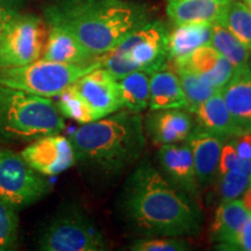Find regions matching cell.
I'll list each match as a JSON object with an SVG mask.
<instances>
[{"label":"cell","mask_w":251,"mask_h":251,"mask_svg":"<svg viewBox=\"0 0 251 251\" xmlns=\"http://www.w3.org/2000/svg\"><path fill=\"white\" fill-rule=\"evenodd\" d=\"M226 106L241 135L251 133V65L237 68L222 89Z\"/></svg>","instance_id":"obj_16"},{"label":"cell","mask_w":251,"mask_h":251,"mask_svg":"<svg viewBox=\"0 0 251 251\" xmlns=\"http://www.w3.org/2000/svg\"><path fill=\"white\" fill-rule=\"evenodd\" d=\"M235 147L240 158H251V133H244L235 136Z\"/></svg>","instance_id":"obj_33"},{"label":"cell","mask_w":251,"mask_h":251,"mask_svg":"<svg viewBox=\"0 0 251 251\" xmlns=\"http://www.w3.org/2000/svg\"><path fill=\"white\" fill-rule=\"evenodd\" d=\"M42 12L47 26L69 31L94 56L108 52L149 21L146 6L130 0H54Z\"/></svg>","instance_id":"obj_3"},{"label":"cell","mask_w":251,"mask_h":251,"mask_svg":"<svg viewBox=\"0 0 251 251\" xmlns=\"http://www.w3.org/2000/svg\"><path fill=\"white\" fill-rule=\"evenodd\" d=\"M177 75L187 102V109L194 113L203 101L211 98L218 89L203 81L199 76L184 67H169Z\"/></svg>","instance_id":"obj_25"},{"label":"cell","mask_w":251,"mask_h":251,"mask_svg":"<svg viewBox=\"0 0 251 251\" xmlns=\"http://www.w3.org/2000/svg\"><path fill=\"white\" fill-rule=\"evenodd\" d=\"M240 161V156H238L236 147H235V136L227 137L222 144L221 152H220L219 166H218V176L227 174L228 171L236 169Z\"/></svg>","instance_id":"obj_31"},{"label":"cell","mask_w":251,"mask_h":251,"mask_svg":"<svg viewBox=\"0 0 251 251\" xmlns=\"http://www.w3.org/2000/svg\"><path fill=\"white\" fill-rule=\"evenodd\" d=\"M193 128L192 117L178 108L152 111L146 120V130L150 139L161 146L186 141Z\"/></svg>","instance_id":"obj_15"},{"label":"cell","mask_w":251,"mask_h":251,"mask_svg":"<svg viewBox=\"0 0 251 251\" xmlns=\"http://www.w3.org/2000/svg\"><path fill=\"white\" fill-rule=\"evenodd\" d=\"M89 49L69 31L58 27H49L42 59L65 64H89L97 59Z\"/></svg>","instance_id":"obj_18"},{"label":"cell","mask_w":251,"mask_h":251,"mask_svg":"<svg viewBox=\"0 0 251 251\" xmlns=\"http://www.w3.org/2000/svg\"><path fill=\"white\" fill-rule=\"evenodd\" d=\"M20 155L27 164L46 177H54L75 165V153L69 137L47 135L31 141Z\"/></svg>","instance_id":"obj_11"},{"label":"cell","mask_w":251,"mask_h":251,"mask_svg":"<svg viewBox=\"0 0 251 251\" xmlns=\"http://www.w3.org/2000/svg\"><path fill=\"white\" fill-rule=\"evenodd\" d=\"M250 214L242 200L221 201L211 227V240L218 243V249L227 250L237 237Z\"/></svg>","instance_id":"obj_19"},{"label":"cell","mask_w":251,"mask_h":251,"mask_svg":"<svg viewBox=\"0 0 251 251\" xmlns=\"http://www.w3.org/2000/svg\"><path fill=\"white\" fill-rule=\"evenodd\" d=\"M150 75L136 70L119 80L122 107L133 113H140L149 107Z\"/></svg>","instance_id":"obj_23"},{"label":"cell","mask_w":251,"mask_h":251,"mask_svg":"<svg viewBox=\"0 0 251 251\" xmlns=\"http://www.w3.org/2000/svg\"><path fill=\"white\" fill-rule=\"evenodd\" d=\"M42 251H105L109 243L94 220L75 202L63 203L43 227L37 240Z\"/></svg>","instance_id":"obj_5"},{"label":"cell","mask_w":251,"mask_h":251,"mask_svg":"<svg viewBox=\"0 0 251 251\" xmlns=\"http://www.w3.org/2000/svg\"><path fill=\"white\" fill-rule=\"evenodd\" d=\"M97 61L99 63V67L107 70L117 80H120L130 72L139 70L133 62L113 49L106 54L98 56Z\"/></svg>","instance_id":"obj_30"},{"label":"cell","mask_w":251,"mask_h":251,"mask_svg":"<svg viewBox=\"0 0 251 251\" xmlns=\"http://www.w3.org/2000/svg\"><path fill=\"white\" fill-rule=\"evenodd\" d=\"M168 65L187 68L208 85L218 90H222L227 85L236 70L234 65L211 45L199 47L184 62Z\"/></svg>","instance_id":"obj_13"},{"label":"cell","mask_w":251,"mask_h":251,"mask_svg":"<svg viewBox=\"0 0 251 251\" xmlns=\"http://www.w3.org/2000/svg\"><path fill=\"white\" fill-rule=\"evenodd\" d=\"M70 86L91 109L97 120L118 112L122 107L119 80L101 67L89 71Z\"/></svg>","instance_id":"obj_10"},{"label":"cell","mask_w":251,"mask_h":251,"mask_svg":"<svg viewBox=\"0 0 251 251\" xmlns=\"http://www.w3.org/2000/svg\"><path fill=\"white\" fill-rule=\"evenodd\" d=\"M29 0H0V6L12 11L19 12Z\"/></svg>","instance_id":"obj_35"},{"label":"cell","mask_w":251,"mask_h":251,"mask_svg":"<svg viewBox=\"0 0 251 251\" xmlns=\"http://www.w3.org/2000/svg\"><path fill=\"white\" fill-rule=\"evenodd\" d=\"M194 114L198 126L207 131L221 135L224 137H234L241 135L226 106L222 90L216 91L211 98L203 101L197 108Z\"/></svg>","instance_id":"obj_22"},{"label":"cell","mask_w":251,"mask_h":251,"mask_svg":"<svg viewBox=\"0 0 251 251\" xmlns=\"http://www.w3.org/2000/svg\"><path fill=\"white\" fill-rule=\"evenodd\" d=\"M45 19L18 13L0 35V69L14 68L42 57L47 36Z\"/></svg>","instance_id":"obj_8"},{"label":"cell","mask_w":251,"mask_h":251,"mask_svg":"<svg viewBox=\"0 0 251 251\" xmlns=\"http://www.w3.org/2000/svg\"><path fill=\"white\" fill-rule=\"evenodd\" d=\"M219 24L251 50V9L242 0H230Z\"/></svg>","instance_id":"obj_26"},{"label":"cell","mask_w":251,"mask_h":251,"mask_svg":"<svg viewBox=\"0 0 251 251\" xmlns=\"http://www.w3.org/2000/svg\"><path fill=\"white\" fill-rule=\"evenodd\" d=\"M69 140L75 164L100 184L115 180L139 162L147 143L142 118L127 109L81 125Z\"/></svg>","instance_id":"obj_2"},{"label":"cell","mask_w":251,"mask_h":251,"mask_svg":"<svg viewBox=\"0 0 251 251\" xmlns=\"http://www.w3.org/2000/svg\"><path fill=\"white\" fill-rule=\"evenodd\" d=\"M18 237V211L0 198V251L17 249Z\"/></svg>","instance_id":"obj_27"},{"label":"cell","mask_w":251,"mask_h":251,"mask_svg":"<svg viewBox=\"0 0 251 251\" xmlns=\"http://www.w3.org/2000/svg\"><path fill=\"white\" fill-rule=\"evenodd\" d=\"M169 33L162 21H148L128 34L113 50L150 75L168 63Z\"/></svg>","instance_id":"obj_9"},{"label":"cell","mask_w":251,"mask_h":251,"mask_svg":"<svg viewBox=\"0 0 251 251\" xmlns=\"http://www.w3.org/2000/svg\"><path fill=\"white\" fill-rule=\"evenodd\" d=\"M209 45L218 50L220 54L224 55L234 65L235 69L244 67L249 63L251 50L248 49L224 25L219 23L212 25V36Z\"/></svg>","instance_id":"obj_24"},{"label":"cell","mask_w":251,"mask_h":251,"mask_svg":"<svg viewBox=\"0 0 251 251\" xmlns=\"http://www.w3.org/2000/svg\"><path fill=\"white\" fill-rule=\"evenodd\" d=\"M133 251H187L190 243L177 236H146L137 238L129 246Z\"/></svg>","instance_id":"obj_28"},{"label":"cell","mask_w":251,"mask_h":251,"mask_svg":"<svg viewBox=\"0 0 251 251\" xmlns=\"http://www.w3.org/2000/svg\"><path fill=\"white\" fill-rule=\"evenodd\" d=\"M230 0H169L166 13L175 26L221 21Z\"/></svg>","instance_id":"obj_17"},{"label":"cell","mask_w":251,"mask_h":251,"mask_svg":"<svg viewBox=\"0 0 251 251\" xmlns=\"http://www.w3.org/2000/svg\"><path fill=\"white\" fill-rule=\"evenodd\" d=\"M227 137L207 131L199 126L193 128L186 142L192 150L196 174L200 186H206L214 180L222 144Z\"/></svg>","instance_id":"obj_14"},{"label":"cell","mask_w":251,"mask_h":251,"mask_svg":"<svg viewBox=\"0 0 251 251\" xmlns=\"http://www.w3.org/2000/svg\"><path fill=\"white\" fill-rule=\"evenodd\" d=\"M168 1H169V0H168Z\"/></svg>","instance_id":"obj_37"},{"label":"cell","mask_w":251,"mask_h":251,"mask_svg":"<svg viewBox=\"0 0 251 251\" xmlns=\"http://www.w3.org/2000/svg\"><path fill=\"white\" fill-rule=\"evenodd\" d=\"M242 202L244 203V206L247 207V209L251 213V185L249 187L244 191L243 193V198H242Z\"/></svg>","instance_id":"obj_36"},{"label":"cell","mask_w":251,"mask_h":251,"mask_svg":"<svg viewBox=\"0 0 251 251\" xmlns=\"http://www.w3.org/2000/svg\"><path fill=\"white\" fill-rule=\"evenodd\" d=\"M149 107L158 109H187V102L177 75L169 68L168 63L150 74Z\"/></svg>","instance_id":"obj_20"},{"label":"cell","mask_w":251,"mask_h":251,"mask_svg":"<svg viewBox=\"0 0 251 251\" xmlns=\"http://www.w3.org/2000/svg\"><path fill=\"white\" fill-rule=\"evenodd\" d=\"M157 158L166 179L197 201L200 185L190 144L185 142L162 146Z\"/></svg>","instance_id":"obj_12"},{"label":"cell","mask_w":251,"mask_h":251,"mask_svg":"<svg viewBox=\"0 0 251 251\" xmlns=\"http://www.w3.org/2000/svg\"><path fill=\"white\" fill-rule=\"evenodd\" d=\"M120 209L131 230L142 236H191L202 227L196 200L148 161L141 162L126 180Z\"/></svg>","instance_id":"obj_1"},{"label":"cell","mask_w":251,"mask_h":251,"mask_svg":"<svg viewBox=\"0 0 251 251\" xmlns=\"http://www.w3.org/2000/svg\"><path fill=\"white\" fill-rule=\"evenodd\" d=\"M212 24L177 25L169 33L168 64L181 63L199 47L209 45Z\"/></svg>","instance_id":"obj_21"},{"label":"cell","mask_w":251,"mask_h":251,"mask_svg":"<svg viewBox=\"0 0 251 251\" xmlns=\"http://www.w3.org/2000/svg\"><path fill=\"white\" fill-rule=\"evenodd\" d=\"M64 128V119L51 98L0 84V141L31 142Z\"/></svg>","instance_id":"obj_4"},{"label":"cell","mask_w":251,"mask_h":251,"mask_svg":"<svg viewBox=\"0 0 251 251\" xmlns=\"http://www.w3.org/2000/svg\"><path fill=\"white\" fill-rule=\"evenodd\" d=\"M227 250L251 251V214L235 241L227 248Z\"/></svg>","instance_id":"obj_32"},{"label":"cell","mask_w":251,"mask_h":251,"mask_svg":"<svg viewBox=\"0 0 251 251\" xmlns=\"http://www.w3.org/2000/svg\"><path fill=\"white\" fill-rule=\"evenodd\" d=\"M17 13V11H12V9H7L0 6V35H1L2 31L5 30V28L9 24V21L14 18V15Z\"/></svg>","instance_id":"obj_34"},{"label":"cell","mask_w":251,"mask_h":251,"mask_svg":"<svg viewBox=\"0 0 251 251\" xmlns=\"http://www.w3.org/2000/svg\"><path fill=\"white\" fill-rule=\"evenodd\" d=\"M251 185V178L237 169L220 176L219 193L222 201L237 199Z\"/></svg>","instance_id":"obj_29"},{"label":"cell","mask_w":251,"mask_h":251,"mask_svg":"<svg viewBox=\"0 0 251 251\" xmlns=\"http://www.w3.org/2000/svg\"><path fill=\"white\" fill-rule=\"evenodd\" d=\"M96 68H99L97 59L89 64H65L40 58L21 67L0 69V84L35 96L54 98Z\"/></svg>","instance_id":"obj_6"},{"label":"cell","mask_w":251,"mask_h":251,"mask_svg":"<svg viewBox=\"0 0 251 251\" xmlns=\"http://www.w3.org/2000/svg\"><path fill=\"white\" fill-rule=\"evenodd\" d=\"M51 190L48 178L31 169L20 153L0 148V198L17 211L39 202Z\"/></svg>","instance_id":"obj_7"}]
</instances>
